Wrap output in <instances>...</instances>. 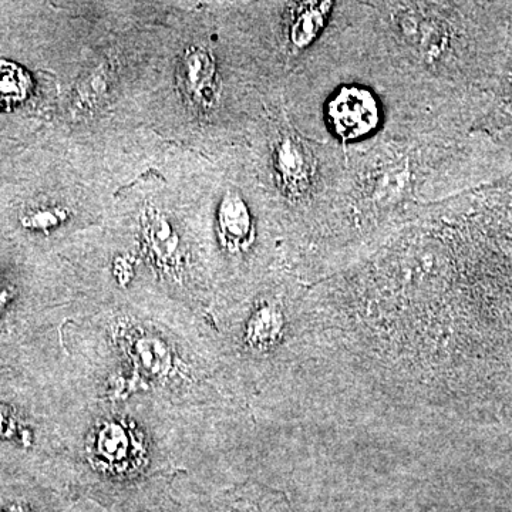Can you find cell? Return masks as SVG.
Instances as JSON below:
<instances>
[{"label":"cell","instance_id":"1","mask_svg":"<svg viewBox=\"0 0 512 512\" xmlns=\"http://www.w3.org/2000/svg\"><path fill=\"white\" fill-rule=\"evenodd\" d=\"M220 231L222 241L229 249H238L251 241L254 231L251 212L237 192H229L221 202Z\"/></svg>","mask_w":512,"mask_h":512},{"label":"cell","instance_id":"6","mask_svg":"<svg viewBox=\"0 0 512 512\" xmlns=\"http://www.w3.org/2000/svg\"><path fill=\"white\" fill-rule=\"evenodd\" d=\"M8 512H25V511L20 510V508H18V507H15V508H12V510H9Z\"/></svg>","mask_w":512,"mask_h":512},{"label":"cell","instance_id":"2","mask_svg":"<svg viewBox=\"0 0 512 512\" xmlns=\"http://www.w3.org/2000/svg\"><path fill=\"white\" fill-rule=\"evenodd\" d=\"M214 59L207 50L192 47L184 56L183 84L194 100L205 101L215 90Z\"/></svg>","mask_w":512,"mask_h":512},{"label":"cell","instance_id":"5","mask_svg":"<svg viewBox=\"0 0 512 512\" xmlns=\"http://www.w3.org/2000/svg\"><path fill=\"white\" fill-rule=\"evenodd\" d=\"M107 89V73L103 67L90 74L79 87L80 103L90 104L92 101L99 99Z\"/></svg>","mask_w":512,"mask_h":512},{"label":"cell","instance_id":"3","mask_svg":"<svg viewBox=\"0 0 512 512\" xmlns=\"http://www.w3.org/2000/svg\"><path fill=\"white\" fill-rule=\"evenodd\" d=\"M148 227V241H150L151 247L160 251V248H164V251L171 252L175 249L177 244V238H175L173 228L168 224L163 215L151 214L147 221Z\"/></svg>","mask_w":512,"mask_h":512},{"label":"cell","instance_id":"4","mask_svg":"<svg viewBox=\"0 0 512 512\" xmlns=\"http://www.w3.org/2000/svg\"><path fill=\"white\" fill-rule=\"evenodd\" d=\"M67 218V211L59 207L39 208L22 218V224L30 229H47L57 227Z\"/></svg>","mask_w":512,"mask_h":512}]
</instances>
